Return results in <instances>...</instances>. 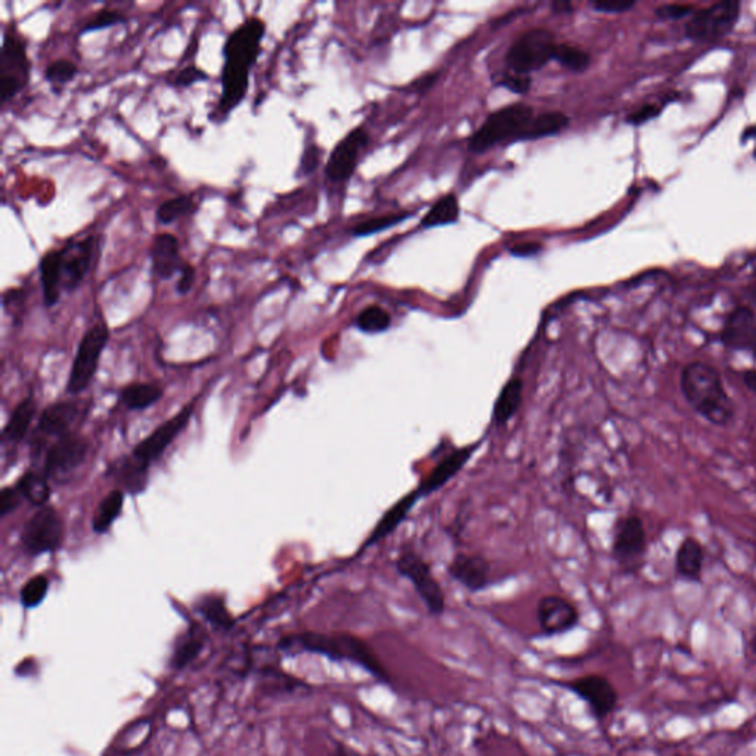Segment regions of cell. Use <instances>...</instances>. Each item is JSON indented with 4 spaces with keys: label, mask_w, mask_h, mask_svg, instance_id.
Wrapping results in <instances>:
<instances>
[{
    "label": "cell",
    "mask_w": 756,
    "mask_h": 756,
    "mask_svg": "<svg viewBox=\"0 0 756 756\" xmlns=\"http://www.w3.org/2000/svg\"><path fill=\"white\" fill-rule=\"evenodd\" d=\"M265 33V21L250 17L226 39L223 48L225 64L222 68V94L215 117L225 119L246 98L250 71L262 51Z\"/></svg>",
    "instance_id": "6da1fadb"
},
{
    "label": "cell",
    "mask_w": 756,
    "mask_h": 756,
    "mask_svg": "<svg viewBox=\"0 0 756 756\" xmlns=\"http://www.w3.org/2000/svg\"><path fill=\"white\" fill-rule=\"evenodd\" d=\"M280 649L288 655L312 653L324 656L333 662H349L364 669L367 674L384 684H392V675L374 652L373 647L358 635L339 632V634H324V632H302V634L288 635L280 641Z\"/></svg>",
    "instance_id": "7a4b0ae2"
},
{
    "label": "cell",
    "mask_w": 756,
    "mask_h": 756,
    "mask_svg": "<svg viewBox=\"0 0 756 756\" xmlns=\"http://www.w3.org/2000/svg\"><path fill=\"white\" fill-rule=\"evenodd\" d=\"M680 389L703 420L725 427L734 420L736 407L724 387L720 371L702 361L689 362L681 371Z\"/></svg>",
    "instance_id": "3957f363"
},
{
    "label": "cell",
    "mask_w": 756,
    "mask_h": 756,
    "mask_svg": "<svg viewBox=\"0 0 756 756\" xmlns=\"http://www.w3.org/2000/svg\"><path fill=\"white\" fill-rule=\"evenodd\" d=\"M534 117V108L526 104H511L495 111L470 138V151L480 154L504 142L526 141Z\"/></svg>",
    "instance_id": "277c9868"
},
{
    "label": "cell",
    "mask_w": 756,
    "mask_h": 756,
    "mask_svg": "<svg viewBox=\"0 0 756 756\" xmlns=\"http://www.w3.org/2000/svg\"><path fill=\"white\" fill-rule=\"evenodd\" d=\"M30 70L26 40L11 26L3 34L0 48V104L5 105L29 85Z\"/></svg>",
    "instance_id": "5b68a950"
},
{
    "label": "cell",
    "mask_w": 756,
    "mask_h": 756,
    "mask_svg": "<svg viewBox=\"0 0 756 756\" xmlns=\"http://www.w3.org/2000/svg\"><path fill=\"white\" fill-rule=\"evenodd\" d=\"M399 575L411 582L427 612L432 616H441L446 610L445 591L433 575L429 563L412 550H404L395 562Z\"/></svg>",
    "instance_id": "8992f818"
},
{
    "label": "cell",
    "mask_w": 756,
    "mask_h": 756,
    "mask_svg": "<svg viewBox=\"0 0 756 756\" xmlns=\"http://www.w3.org/2000/svg\"><path fill=\"white\" fill-rule=\"evenodd\" d=\"M557 42L554 34L547 29H532L523 33L508 49V68L513 73L528 76L532 71L541 70L554 60Z\"/></svg>",
    "instance_id": "52a82bcc"
},
{
    "label": "cell",
    "mask_w": 756,
    "mask_h": 756,
    "mask_svg": "<svg viewBox=\"0 0 756 756\" xmlns=\"http://www.w3.org/2000/svg\"><path fill=\"white\" fill-rule=\"evenodd\" d=\"M740 17V3L723 0L709 8L694 12L686 26V36L696 42H714L723 39L736 26Z\"/></svg>",
    "instance_id": "ba28073f"
},
{
    "label": "cell",
    "mask_w": 756,
    "mask_h": 756,
    "mask_svg": "<svg viewBox=\"0 0 756 756\" xmlns=\"http://www.w3.org/2000/svg\"><path fill=\"white\" fill-rule=\"evenodd\" d=\"M108 337L110 333L104 322H99L86 331L74 358L73 367H71L67 384L68 393L76 395L89 386L98 370L99 359L104 352V347L107 346Z\"/></svg>",
    "instance_id": "9c48e42d"
},
{
    "label": "cell",
    "mask_w": 756,
    "mask_h": 756,
    "mask_svg": "<svg viewBox=\"0 0 756 756\" xmlns=\"http://www.w3.org/2000/svg\"><path fill=\"white\" fill-rule=\"evenodd\" d=\"M557 684L584 700L594 720L600 723L607 720L618 708V692L604 675L588 674L575 680L559 681Z\"/></svg>",
    "instance_id": "30bf717a"
},
{
    "label": "cell",
    "mask_w": 756,
    "mask_h": 756,
    "mask_svg": "<svg viewBox=\"0 0 756 756\" xmlns=\"http://www.w3.org/2000/svg\"><path fill=\"white\" fill-rule=\"evenodd\" d=\"M192 412H194V405H188L175 417L170 418L167 423L161 424L147 439L139 443L133 449L130 467L142 474L147 472L148 466L157 458H160V455L169 448L170 443L175 441L181 435L182 430L188 426Z\"/></svg>",
    "instance_id": "8fae6325"
},
{
    "label": "cell",
    "mask_w": 756,
    "mask_h": 756,
    "mask_svg": "<svg viewBox=\"0 0 756 756\" xmlns=\"http://www.w3.org/2000/svg\"><path fill=\"white\" fill-rule=\"evenodd\" d=\"M99 250L98 237L91 235L85 240L70 241L63 249H58L61 288L74 291L85 280Z\"/></svg>",
    "instance_id": "7c38bea8"
},
{
    "label": "cell",
    "mask_w": 756,
    "mask_h": 756,
    "mask_svg": "<svg viewBox=\"0 0 756 756\" xmlns=\"http://www.w3.org/2000/svg\"><path fill=\"white\" fill-rule=\"evenodd\" d=\"M64 523L52 507L37 511L24 528L23 544L32 556L51 553L63 544Z\"/></svg>",
    "instance_id": "4fadbf2b"
},
{
    "label": "cell",
    "mask_w": 756,
    "mask_h": 756,
    "mask_svg": "<svg viewBox=\"0 0 756 756\" xmlns=\"http://www.w3.org/2000/svg\"><path fill=\"white\" fill-rule=\"evenodd\" d=\"M88 454V442L76 435H64L49 448L43 474L49 480L64 482L82 466Z\"/></svg>",
    "instance_id": "5bb4252c"
},
{
    "label": "cell",
    "mask_w": 756,
    "mask_h": 756,
    "mask_svg": "<svg viewBox=\"0 0 756 756\" xmlns=\"http://www.w3.org/2000/svg\"><path fill=\"white\" fill-rule=\"evenodd\" d=\"M647 548L646 528L638 516L622 517L616 522L613 531L612 551L616 562L621 566L638 565Z\"/></svg>",
    "instance_id": "9a60e30c"
},
{
    "label": "cell",
    "mask_w": 756,
    "mask_h": 756,
    "mask_svg": "<svg viewBox=\"0 0 756 756\" xmlns=\"http://www.w3.org/2000/svg\"><path fill=\"white\" fill-rule=\"evenodd\" d=\"M539 630L545 637H556L575 630L581 613L572 601L562 596H544L536 606Z\"/></svg>",
    "instance_id": "2e32d148"
},
{
    "label": "cell",
    "mask_w": 756,
    "mask_h": 756,
    "mask_svg": "<svg viewBox=\"0 0 756 756\" xmlns=\"http://www.w3.org/2000/svg\"><path fill=\"white\" fill-rule=\"evenodd\" d=\"M368 141H370V136L362 127L352 130L336 145L328 158L325 176L331 182H345L352 178L358 164L359 153L367 147Z\"/></svg>",
    "instance_id": "e0dca14e"
},
{
    "label": "cell",
    "mask_w": 756,
    "mask_h": 756,
    "mask_svg": "<svg viewBox=\"0 0 756 756\" xmlns=\"http://www.w3.org/2000/svg\"><path fill=\"white\" fill-rule=\"evenodd\" d=\"M720 342L733 352L756 356V315L748 306H739L725 318Z\"/></svg>",
    "instance_id": "ac0fdd59"
},
{
    "label": "cell",
    "mask_w": 756,
    "mask_h": 756,
    "mask_svg": "<svg viewBox=\"0 0 756 756\" xmlns=\"http://www.w3.org/2000/svg\"><path fill=\"white\" fill-rule=\"evenodd\" d=\"M448 573L470 593H479L491 585V565L477 554H457L449 563Z\"/></svg>",
    "instance_id": "d6986e66"
},
{
    "label": "cell",
    "mask_w": 756,
    "mask_h": 756,
    "mask_svg": "<svg viewBox=\"0 0 756 756\" xmlns=\"http://www.w3.org/2000/svg\"><path fill=\"white\" fill-rule=\"evenodd\" d=\"M480 443H473L470 446H464V448L454 449L451 454L442 458L435 469L429 473V476L420 483L417 491L420 492L421 497H427V495L433 494V492L439 491L446 483L451 482L458 473L461 472L467 461L473 457L474 451L479 448Z\"/></svg>",
    "instance_id": "ffe728a7"
},
{
    "label": "cell",
    "mask_w": 756,
    "mask_h": 756,
    "mask_svg": "<svg viewBox=\"0 0 756 756\" xmlns=\"http://www.w3.org/2000/svg\"><path fill=\"white\" fill-rule=\"evenodd\" d=\"M151 262L154 275L160 280H170L178 272L181 274L187 262L182 259L178 238L172 234H158L151 247Z\"/></svg>",
    "instance_id": "44dd1931"
},
{
    "label": "cell",
    "mask_w": 756,
    "mask_h": 756,
    "mask_svg": "<svg viewBox=\"0 0 756 756\" xmlns=\"http://www.w3.org/2000/svg\"><path fill=\"white\" fill-rule=\"evenodd\" d=\"M420 498V492L415 489L411 494L405 495L404 498H401L398 503L393 504L392 507L383 514V517L378 520L376 528H374V531L368 536L364 548L377 544L381 539H386L387 536L393 534V532L399 528V525L407 519L408 514H410V511L414 508V505L417 504V501L420 500Z\"/></svg>",
    "instance_id": "7402d4cb"
},
{
    "label": "cell",
    "mask_w": 756,
    "mask_h": 756,
    "mask_svg": "<svg viewBox=\"0 0 756 756\" xmlns=\"http://www.w3.org/2000/svg\"><path fill=\"white\" fill-rule=\"evenodd\" d=\"M703 562H705V548L700 541L693 536L684 538L675 553L677 575L689 582H700Z\"/></svg>",
    "instance_id": "603a6c76"
},
{
    "label": "cell",
    "mask_w": 756,
    "mask_h": 756,
    "mask_svg": "<svg viewBox=\"0 0 756 756\" xmlns=\"http://www.w3.org/2000/svg\"><path fill=\"white\" fill-rule=\"evenodd\" d=\"M525 384L520 377H511L501 389L492 411V424L497 427L507 426L508 421L519 411L523 402Z\"/></svg>",
    "instance_id": "cb8c5ba5"
},
{
    "label": "cell",
    "mask_w": 756,
    "mask_h": 756,
    "mask_svg": "<svg viewBox=\"0 0 756 756\" xmlns=\"http://www.w3.org/2000/svg\"><path fill=\"white\" fill-rule=\"evenodd\" d=\"M79 410L73 402H58L46 408L39 418V432L52 436L68 435V429L77 418Z\"/></svg>",
    "instance_id": "d4e9b609"
},
{
    "label": "cell",
    "mask_w": 756,
    "mask_h": 756,
    "mask_svg": "<svg viewBox=\"0 0 756 756\" xmlns=\"http://www.w3.org/2000/svg\"><path fill=\"white\" fill-rule=\"evenodd\" d=\"M39 272L43 300H45V305L48 308H52V306L60 302L61 291H63V288H61L60 268H58L57 250L46 253L40 259Z\"/></svg>",
    "instance_id": "484cf974"
},
{
    "label": "cell",
    "mask_w": 756,
    "mask_h": 756,
    "mask_svg": "<svg viewBox=\"0 0 756 756\" xmlns=\"http://www.w3.org/2000/svg\"><path fill=\"white\" fill-rule=\"evenodd\" d=\"M204 644H206V637L200 631L192 628L176 641L175 649L170 656V666L175 671H182V669L187 668L201 655Z\"/></svg>",
    "instance_id": "4316f807"
},
{
    "label": "cell",
    "mask_w": 756,
    "mask_h": 756,
    "mask_svg": "<svg viewBox=\"0 0 756 756\" xmlns=\"http://www.w3.org/2000/svg\"><path fill=\"white\" fill-rule=\"evenodd\" d=\"M34 414H36V404L32 398L21 402L15 411L12 412L11 420L6 424L3 430V441L17 443L26 436L30 424H32Z\"/></svg>",
    "instance_id": "83f0119b"
},
{
    "label": "cell",
    "mask_w": 756,
    "mask_h": 756,
    "mask_svg": "<svg viewBox=\"0 0 756 756\" xmlns=\"http://www.w3.org/2000/svg\"><path fill=\"white\" fill-rule=\"evenodd\" d=\"M458 218H460V203H458L457 195L448 194L436 201L435 206L424 216L421 228L448 225V223L457 222Z\"/></svg>",
    "instance_id": "f1b7e54d"
},
{
    "label": "cell",
    "mask_w": 756,
    "mask_h": 756,
    "mask_svg": "<svg viewBox=\"0 0 756 756\" xmlns=\"http://www.w3.org/2000/svg\"><path fill=\"white\" fill-rule=\"evenodd\" d=\"M569 126V117L560 111H548V113L538 114L532 119L526 133V141L545 138V136L556 135L562 132L565 127Z\"/></svg>",
    "instance_id": "f546056e"
},
{
    "label": "cell",
    "mask_w": 756,
    "mask_h": 756,
    "mask_svg": "<svg viewBox=\"0 0 756 756\" xmlns=\"http://www.w3.org/2000/svg\"><path fill=\"white\" fill-rule=\"evenodd\" d=\"M120 396L129 410H145L163 396V389L157 384H132L123 389Z\"/></svg>",
    "instance_id": "4dcf8cb0"
},
{
    "label": "cell",
    "mask_w": 756,
    "mask_h": 756,
    "mask_svg": "<svg viewBox=\"0 0 756 756\" xmlns=\"http://www.w3.org/2000/svg\"><path fill=\"white\" fill-rule=\"evenodd\" d=\"M123 503H125V494L122 491H113L102 500L94 517L96 534H105L110 531L111 525L122 513Z\"/></svg>",
    "instance_id": "1f68e13d"
},
{
    "label": "cell",
    "mask_w": 756,
    "mask_h": 756,
    "mask_svg": "<svg viewBox=\"0 0 756 756\" xmlns=\"http://www.w3.org/2000/svg\"><path fill=\"white\" fill-rule=\"evenodd\" d=\"M48 477L45 474L29 472L21 477L17 489L21 497L34 505H43L48 503L51 498V489L48 485Z\"/></svg>",
    "instance_id": "d6a6232c"
},
{
    "label": "cell",
    "mask_w": 756,
    "mask_h": 756,
    "mask_svg": "<svg viewBox=\"0 0 756 756\" xmlns=\"http://www.w3.org/2000/svg\"><path fill=\"white\" fill-rule=\"evenodd\" d=\"M195 209L197 207H195V203L191 197H188V195H179V197L163 201L158 206L156 219L158 223L170 225V223L176 222L178 219L184 218V216L191 215Z\"/></svg>",
    "instance_id": "836d02e7"
},
{
    "label": "cell",
    "mask_w": 756,
    "mask_h": 756,
    "mask_svg": "<svg viewBox=\"0 0 756 756\" xmlns=\"http://www.w3.org/2000/svg\"><path fill=\"white\" fill-rule=\"evenodd\" d=\"M356 327L368 334L383 333L389 330L392 325V318L389 312L384 311L380 306H368L364 311L356 316Z\"/></svg>",
    "instance_id": "e575fe53"
},
{
    "label": "cell",
    "mask_w": 756,
    "mask_h": 756,
    "mask_svg": "<svg viewBox=\"0 0 756 756\" xmlns=\"http://www.w3.org/2000/svg\"><path fill=\"white\" fill-rule=\"evenodd\" d=\"M554 60L557 63L562 64L567 70L575 71V73H582L590 67L591 58L587 52L582 49L576 48V46L557 43L556 52H554Z\"/></svg>",
    "instance_id": "d590c367"
},
{
    "label": "cell",
    "mask_w": 756,
    "mask_h": 756,
    "mask_svg": "<svg viewBox=\"0 0 756 756\" xmlns=\"http://www.w3.org/2000/svg\"><path fill=\"white\" fill-rule=\"evenodd\" d=\"M198 609L203 613L204 618L210 624L215 625V627L226 630V628H231V625L234 624L231 615L226 610L225 603H223L222 599H218V597H207V599L201 601Z\"/></svg>",
    "instance_id": "8d00e7d4"
},
{
    "label": "cell",
    "mask_w": 756,
    "mask_h": 756,
    "mask_svg": "<svg viewBox=\"0 0 756 756\" xmlns=\"http://www.w3.org/2000/svg\"><path fill=\"white\" fill-rule=\"evenodd\" d=\"M79 68L70 60H57L46 67L45 79L49 85L65 86L76 79Z\"/></svg>",
    "instance_id": "74e56055"
},
{
    "label": "cell",
    "mask_w": 756,
    "mask_h": 756,
    "mask_svg": "<svg viewBox=\"0 0 756 756\" xmlns=\"http://www.w3.org/2000/svg\"><path fill=\"white\" fill-rule=\"evenodd\" d=\"M49 582L46 576L39 575L30 579L21 590V603L26 609H33L45 600L48 593Z\"/></svg>",
    "instance_id": "f35d334b"
},
{
    "label": "cell",
    "mask_w": 756,
    "mask_h": 756,
    "mask_svg": "<svg viewBox=\"0 0 756 756\" xmlns=\"http://www.w3.org/2000/svg\"><path fill=\"white\" fill-rule=\"evenodd\" d=\"M126 17L123 12L116 11V9H101L96 12L91 20L86 21L85 27H83V33L96 32V30L108 29V27L116 26V24L125 23Z\"/></svg>",
    "instance_id": "ab89813d"
},
{
    "label": "cell",
    "mask_w": 756,
    "mask_h": 756,
    "mask_svg": "<svg viewBox=\"0 0 756 756\" xmlns=\"http://www.w3.org/2000/svg\"><path fill=\"white\" fill-rule=\"evenodd\" d=\"M407 213L405 215H387L380 216V218L370 219V221L359 223L352 234L355 237H365V235L374 234V232L383 231V229L392 228L396 223L405 221L408 218Z\"/></svg>",
    "instance_id": "60d3db41"
},
{
    "label": "cell",
    "mask_w": 756,
    "mask_h": 756,
    "mask_svg": "<svg viewBox=\"0 0 756 756\" xmlns=\"http://www.w3.org/2000/svg\"><path fill=\"white\" fill-rule=\"evenodd\" d=\"M207 79H209V76H207L206 71L195 67V65H188V67L182 68V70L176 74L172 83L173 85L178 86V88H189V86L194 85V83L203 82V80Z\"/></svg>",
    "instance_id": "b9f144b4"
},
{
    "label": "cell",
    "mask_w": 756,
    "mask_h": 756,
    "mask_svg": "<svg viewBox=\"0 0 756 756\" xmlns=\"http://www.w3.org/2000/svg\"><path fill=\"white\" fill-rule=\"evenodd\" d=\"M635 0H593L591 6L596 11L607 12V14H622L634 8Z\"/></svg>",
    "instance_id": "7bdbcfd3"
},
{
    "label": "cell",
    "mask_w": 756,
    "mask_h": 756,
    "mask_svg": "<svg viewBox=\"0 0 756 756\" xmlns=\"http://www.w3.org/2000/svg\"><path fill=\"white\" fill-rule=\"evenodd\" d=\"M500 85L510 89L511 92H516V94H528L529 89H531L532 80L529 76L511 73L505 74L503 79H501Z\"/></svg>",
    "instance_id": "ee69618b"
},
{
    "label": "cell",
    "mask_w": 756,
    "mask_h": 756,
    "mask_svg": "<svg viewBox=\"0 0 756 756\" xmlns=\"http://www.w3.org/2000/svg\"><path fill=\"white\" fill-rule=\"evenodd\" d=\"M693 14V8L689 5H678V3H669L656 9V17L662 20H681L687 15Z\"/></svg>",
    "instance_id": "f6af8a7d"
},
{
    "label": "cell",
    "mask_w": 756,
    "mask_h": 756,
    "mask_svg": "<svg viewBox=\"0 0 756 756\" xmlns=\"http://www.w3.org/2000/svg\"><path fill=\"white\" fill-rule=\"evenodd\" d=\"M21 494L17 488H5L0 492V514L8 516L20 505Z\"/></svg>",
    "instance_id": "bcb514c9"
},
{
    "label": "cell",
    "mask_w": 756,
    "mask_h": 756,
    "mask_svg": "<svg viewBox=\"0 0 756 756\" xmlns=\"http://www.w3.org/2000/svg\"><path fill=\"white\" fill-rule=\"evenodd\" d=\"M658 114L659 108H656L655 105H644L640 110L634 111V113L630 114V116L627 117V122L634 126L643 125L647 120L653 119V117L658 116Z\"/></svg>",
    "instance_id": "7dc6e473"
},
{
    "label": "cell",
    "mask_w": 756,
    "mask_h": 756,
    "mask_svg": "<svg viewBox=\"0 0 756 756\" xmlns=\"http://www.w3.org/2000/svg\"><path fill=\"white\" fill-rule=\"evenodd\" d=\"M319 160H321V151L318 150V147L312 145V147H309L308 150L305 151V154H303L300 169H302V172L305 173V175H309V173L314 172L316 167H318Z\"/></svg>",
    "instance_id": "c3c4849f"
},
{
    "label": "cell",
    "mask_w": 756,
    "mask_h": 756,
    "mask_svg": "<svg viewBox=\"0 0 756 756\" xmlns=\"http://www.w3.org/2000/svg\"><path fill=\"white\" fill-rule=\"evenodd\" d=\"M195 281V268L191 265V263H185L184 268H182L181 271V277H179L178 281V287H176V290H178L179 294L189 293V290H191L192 285H194Z\"/></svg>",
    "instance_id": "681fc988"
},
{
    "label": "cell",
    "mask_w": 756,
    "mask_h": 756,
    "mask_svg": "<svg viewBox=\"0 0 756 756\" xmlns=\"http://www.w3.org/2000/svg\"><path fill=\"white\" fill-rule=\"evenodd\" d=\"M541 250V244L535 243V241H531V243H522L517 244V246L511 247L510 252L517 257H529L541 253Z\"/></svg>",
    "instance_id": "f907efd6"
},
{
    "label": "cell",
    "mask_w": 756,
    "mask_h": 756,
    "mask_svg": "<svg viewBox=\"0 0 756 756\" xmlns=\"http://www.w3.org/2000/svg\"><path fill=\"white\" fill-rule=\"evenodd\" d=\"M742 380L746 389L756 393V368H748V370L742 371Z\"/></svg>",
    "instance_id": "816d5d0a"
},
{
    "label": "cell",
    "mask_w": 756,
    "mask_h": 756,
    "mask_svg": "<svg viewBox=\"0 0 756 756\" xmlns=\"http://www.w3.org/2000/svg\"><path fill=\"white\" fill-rule=\"evenodd\" d=\"M551 8H553V11L556 12V14H572L573 12L572 3L566 2V0H557V2H553Z\"/></svg>",
    "instance_id": "f5cc1de1"
},
{
    "label": "cell",
    "mask_w": 756,
    "mask_h": 756,
    "mask_svg": "<svg viewBox=\"0 0 756 756\" xmlns=\"http://www.w3.org/2000/svg\"><path fill=\"white\" fill-rule=\"evenodd\" d=\"M331 756H362V755L358 754V752H356L355 749L350 748V746L345 745V743H337L336 748H334L333 755Z\"/></svg>",
    "instance_id": "db71d44e"
},
{
    "label": "cell",
    "mask_w": 756,
    "mask_h": 756,
    "mask_svg": "<svg viewBox=\"0 0 756 756\" xmlns=\"http://www.w3.org/2000/svg\"><path fill=\"white\" fill-rule=\"evenodd\" d=\"M749 299L752 300V302L756 305V285L754 287L749 288Z\"/></svg>",
    "instance_id": "11a10c76"
},
{
    "label": "cell",
    "mask_w": 756,
    "mask_h": 756,
    "mask_svg": "<svg viewBox=\"0 0 756 756\" xmlns=\"http://www.w3.org/2000/svg\"><path fill=\"white\" fill-rule=\"evenodd\" d=\"M752 647H754V650L756 652V635L754 637V641H752Z\"/></svg>",
    "instance_id": "9f6ffc18"
}]
</instances>
